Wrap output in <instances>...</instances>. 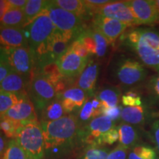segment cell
I'll list each match as a JSON object with an SVG mask.
<instances>
[{"label": "cell", "instance_id": "cell-40", "mask_svg": "<svg viewBox=\"0 0 159 159\" xmlns=\"http://www.w3.org/2000/svg\"><path fill=\"white\" fill-rule=\"evenodd\" d=\"M151 132H152V140L159 152V119L152 122L151 126Z\"/></svg>", "mask_w": 159, "mask_h": 159}, {"label": "cell", "instance_id": "cell-44", "mask_svg": "<svg viewBox=\"0 0 159 159\" xmlns=\"http://www.w3.org/2000/svg\"><path fill=\"white\" fill-rule=\"evenodd\" d=\"M8 8L9 5L7 4V0H0V20L3 17Z\"/></svg>", "mask_w": 159, "mask_h": 159}, {"label": "cell", "instance_id": "cell-45", "mask_svg": "<svg viewBox=\"0 0 159 159\" xmlns=\"http://www.w3.org/2000/svg\"><path fill=\"white\" fill-rule=\"evenodd\" d=\"M155 3H156L157 7H158V9L159 11V0H156V1H155Z\"/></svg>", "mask_w": 159, "mask_h": 159}, {"label": "cell", "instance_id": "cell-15", "mask_svg": "<svg viewBox=\"0 0 159 159\" xmlns=\"http://www.w3.org/2000/svg\"><path fill=\"white\" fill-rule=\"evenodd\" d=\"M56 98L61 101L66 115H75L86 102L89 96L84 91L75 86L57 94Z\"/></svg>", "mask_w": 159, "mask_h": 159}, {"label": "cell", "instance_id": "cell-6", "mask_svg": "<svg viewBox=\"0 0 159 159\" xmlns=\"http://www.w3.org/2000/svg\"><path fill=\"white\" fill-rule=\"evenodd\" d=\"M113 75L120 85L125 87H133L144 80L148 71L142 63L136 60L122 57L114 63Z\"/></svg>", "mask_w": 159, "mask_h": 159}, {"label": "cell", "instance_id": "cell-32", "mask_svg": "<svg viewBox=\"0 0 159 159\" xmlns=\"http://www.w3.org/2000/svg\"><path fill=\"white\" fill-rule=\"evenodd\" d=\"M156 156V152L152 148L139 144L131 149L128 159H153Z\"/></svg>", "mask_w": 159, "mask_h": 159}, {"label": "cell", "instance_id": "cell-10", "mask_svg": "<svg viewBox=\"0 0 159 159\" xmlns=\"http://www.w3.org/2000/svg\"><path fill=\"white\" fill-rule=\"evenodd\" d=\"M129 27L118 20L95 14L92 19V27L98 30L106 39L109 44L114 45L116 40Z\"/></svg>", "mask_w": 159, "mask_h": 159}, {"label": "cell", "instance_id": "cell-24", "mask_svg": "<svg viewBox=\"0 0 159 159\" xmlns=\"http://www.w3.org/2000/svg\"><path fill=\"white\" fill-rule=\"evenodd\" d=\"M52 2L60 8L75 13L83 19H87L92 16L90 11L85 5L83 1L80 0H53Z\"/></svg>", "mask_w": 159, "mask_h": 159}, {"label": "cell", "instance_id": "cell-43", "mask_svg": "<svg viewBox=\"0 0 159 159\" xmlns=\"http://www.w3.org/2000/svg\"><path fill=\"white\" fill-rule=\"evenodd\" d=\"M6 136L3 134V133L2 131H0V159L2 158V157L3 156L4 152H5L6 147H7V142L6 140Z\"/></svg>", "mask_w": 159, "mask_h": 159}, {"label": "cell", "instance_id": "cell-9", "mask_svg": "<svg viewBox=\"0 0 159 159\" xmlns=\"http://www.w3.org/2000/svg\"><path fill=\"white\" fill-rule=\"evenodd\" d=\"M116 122L108 116H99L87 125L81 127L79 134V144L86 146H102V136L115 128Z\"/></svg>", "mask_w": 159, "mask_h": 159}, {"label": "cell", "instance_id": "cell-8", "mask_svg": "<svg viewBox=\"0 0 159 159\" xmlns=\"http://www.w3.org/2000/svg\"><path fill=\"white\" fill-rule=\"evenodd\" d=\"M27 94L38 114H41L46 105L57 97V92L52 83L37 73H33L31 77Z\"/></svg>", "mask_w": 159, "mask_h": 159}, {"label": "cell", "instance_id": "cell-37", "mask_svg": "<svg viewBox=\"0 0 159 159\" xmlns=\"http://www.w3.org/2000/svg\"><path fill=\"white\" fill-rule=\"evenodd\" d=\"M119 140V132L116 127L111 129L102 136V144L111 145Z\"/></svg>", "mask_w": 159, "mask_h": 159}, {"label": "cell", "instance_id": "cell-34", "mask_svg": "<svg viewBox=\"0 0 159 159\" xmlns=\"http://www.w3.org/2000/svg\"><path fill=\"white\" fill-rule=\"evenodd\" d=\"M148 91L152 104L159 107V74L151 77L148 84Z\"/></svg>", "mask_w": 159, "mask_h": 159}, {"label": "cell", "instance_id": "cell-17", "mask_svg": "<svg viewBox=\"0 0 159 159\" xmlns=\"http://www.w3.org/2000/svg\"><path fill=\"white\" fill-rule=\"evenodd\" d=\"M99 70V65L94 61H89L87 66L77 80V87L84 91L88 94L89 97L94 96L96 94L95 91Z\"/></svg>", "mask_w": 159, "mask_h": 159}, {"label": "cell", "instance_id": "cell-33", "mask_svg": "<svg viewBox=\"0 0 159 159\" xmlns=\"http://www.w3.org/2000/svg\"><path fill=\"white\" fill-rule=\"evenodd\" d=\"M90 32L91 35L94 38L95 43H96V56L99 57L105 56L109 44L108 41L98 30H97L94 27H91Z\"/></svg>", "mask_w": 159, "mask_h": 159}, {"label": "cell", "instance_id": "cell-1", "mask_svg": "<svg viewBox=\"0 0 159 159\" xmlns=\"http://www.w3.org/2000/svg\"><path fill=\"white\" fill-rule=\"evenodd\" d=\"M45 142L46 157L58 158L69 154L79 145L80 130L76 115H66L48 122H41Z\"/></svg>", "mask_w": 159, "mask_h": 159}, {"label": "cell", "instance_id": "cell-7", "mask_svg": "<svg viewBox=\"0 0 159 159\" xmlns=\"http://www.w3.org/2000/svg\"><path fill=\"white\" fill-rule=\"evenodd\" d=\"M45 11L48 13L55 28L66 34L73 35L75 40L87 28L85 26V19L82 17L60 8L52 1L48 2Z\"/></svg>", "mask_w": 159, "mask_h": 159}, {"label": "cell", "instance_id": "cell-20", "mask_svg": "<svg viewBox=\"0 0 159 159\" xmlns=\"http://www.w3.org/2000/svg\"><path fill=\"white\" fill-rule=\"evenodd\" d=\"M102 103L95 95L89 97L80 110L75 114L80 127L87 125L97 117L102 116Z\"/></svg>", "mask_w": 159, "mask_h": 159}, {"label": "cell", "instance_id": "cell-31", "mask_svg": "<svg viewBox=\"0 0 159 159\" xmlns=\"http://www.w3.org/2000/svg\"><path fill=\"white\" fill-rule=\"evenodd\" d=\"M108 149L102 146H86L79 159H108Z\"/></svg>", "mask_w": 159, "mask_h": 159}, {"label": "cell", "instance_id": "cell-13", "mask_svg": "<svg viewBox=\"0 0 159 159\" xmlns=\"http://www.w3.org/2000/svg\"><path fill=\"white\" fill-rule=\"evenodd\" d=\"M89 62V60L79 56L69 49L63 56L57 61V66L63 76L70 79L80 76Z\"/></svg>", "mask_w": 159, "mask_h": 159}, {"label": "cell", "instance_id": "cell-3", "mask_svg": "<svg viewBox=\"0 0 159 159\" xmlns=\"http://www.w3.org/2000/svg\"><path fill=\"white\" fill-rule=\"evenodd\" d=\"M24 29L35 59L44 55L47 43L55 30L47 12L43 11Z\"/></svg>", "mask_w": 159, "mask_h": 159}, {"label": "cell", "instance_id": "cell-11", "mask_svg": "<svg viewBox=\"0 0 159 159\" xmlns=\"http://www.w3.org/2000/svg\"><path fill=\"white\" fill-rule=\"evenodd\" d=\"M96 14L111 18L131 26H139V24L129 7L128 1H111L100 7Z\"/></svg>", "mask_w": 159, "mask_h": 159}, {"label": "cell", "instance_id": "cell-39", "mask_svg": "<svg viewBox=\"0 0 159 159\" xmlns=\"http://www.w3.org/2000/svg\"><path fill=\"white\" fill-rule=\"evenodd\" d=\"M128 149L119 144L112 151L109 152L108 159H127Z\"/></svg>", "mask_w": 159, "mask_h": 159}, {"label": "cell", "instance_id": "cell-27", "mask_svg": "<svg viewBox=\"0 0 159 159\" xmlns=\"http://www.w3.org/2000/svg\"><path fill=\"white\" fill-rule=\"evenodd\" d=\"M48 2L44 0H27V5L24 9L26 26L45 11Z\"/></svg>", "mask_w": 159, "mask_h": 159}, {"label": "cell", "instance_id": "cell-30", "mask_svg": "<svg viewBox=\"0 0 159 159\" xmlns=\"http://www.w3.org/2000/svg\"><path fill=\"white\" fill-rule=\"evenodd\" d=\"M1 159H30L25 151L19 146L16 139H11L7 142L5 152Z\"/></svg>", "mask_w": 159, "mask_h": 159}, {"label": "cell", "instance_id": "cell-35", "mask_svg": "<svg viewBox=\"0 0 159 159\" xmlns=\"http://www.w3.org/2000/svg\"><path fill=\"white\" fill-rule=\"evenodd\" d=\"M122 103L125 107L142 106V97L134 91H128L122 96Z\"/></svg>", "mask_w": 159, "mask_h": 159}, {"label": "cell", "instance_id": "cell-12", "mask_svg": "<svg viewBox=\"0 0 159 159\" xmlns=\"http://www.w3.org/2000/svg\"><path fill=\"white\" fill-rule=\"evenodd\" d=\"M128 4L139 25L159 24V11L154 0H130Z\"/></svg>", "mask_w": 159, "mask_h": 159}, {"label": "cell", "instance_id": "cell-38", "mask_svg": "<svg viewBox=\"0 0 159 159\" xmlns=\"http://www.w3.org/2000/svg\"><path fill=\"white\" fill-rule=\"evenodd\" d=\"M122 107L120 105L114 107V108H103L102 109V115L108 116L115 122L119 121L121 119V113H122Z\"/></svg>", "mask_w": 159, "mask_h": 159}, {"label": "cell", "instance_id": "cell-22", "mask_svg": "<svg viewBox=\"0 0 159 159\" xmlns=\"http://www.w3.org/2000/svg\"><path fill=\"white\" fill-rule=\"evenodd\" d=\"M95 96L102 103L103 108H114L118 106L121 97V90L118 87L105 85L95 94Z\"/></svg>", "mask_w": 159, "mask_h": 159}, {"label": "cell", "instance_id": "cell-16", "mask_svg": "<svg viewBox=\"0 0 159 159\" xmlns=\"http://www.w3.org/2000/svg\"><path fill=\"white\" fill-rule=\"evenodd\" d=\"M74 41L73 35L66 34L55 28L47 44L45 54L57 61L67 52Z\"/></svg>", "mask_w": 159, "mask_h": 159}, {"label": "cell", "instance_id": "cell-14", "mask_svg": "<svg viewBox=\"0 0 159 159\" xmlns=\"http://www.w3.org/2000/svg\"><path fill=\"white\" fill-rule=\"evenodd\" d=\"M3 116L23 125L39 122L36 110L28 95L13 105Z\"/></svg>", "mask_w": 159, "mask_h": 159}, {"label": "cell", "instance_id": "cell-25", "mask_svg": "<svg viewBox=\"0 0 159 159\" xmlns=\"http://www.w3.org/2000/svg\"><path fill=\"white\" fill-rule=\"evenodd\" d=\"M146 111L143 106L125 107L121 113V120L122 122L130 125L141 126L146 119Z\"/></svg>", "mask_w": 159, "mask_h": 159}, {"label": "cell", "instance_id": "cell-2", "mask_svg": "<svg viewBox=\"0 0 159 159\" xmlns=\"http://www.w3.org/2000/svg\"><path fill=\"white\" fill-rule=\"evenodd\" d=\"M124 44L133 50L144 65L159 74V33L150 28L129 31Z\"/></svg>", "mask_w": 159, "mask_h": 159}, {"label": "cell", "instance_id": "cell-21", "mask_svg": "<svg viewBox=\"0 0 159 159\" xmlns=\"http://www.w3.org/2000/svg\"><path fill=\"white\" fill-rule=\"evenodd\" d=\"M119 132V144L124 148L131 150L139 145V135L134 126L125 122H121L116 127Z\"/></svg>", "mask_w": 159, "mask_h": 159}, {"label": "cell", "instance_id": "cell-46", "mask_svg": "<svg viewBox=\"0 0 159 159\" xmlns=\"http://www.w3.org/2000/svg\"><path fill=\"white\" fill-rule=\"evenodd\" d=\"M153 159H159V158H158V157H157V156H156V157H155V158H154Z\"/></svg>", "mask_w": 159, "mask_h": 159}, {"label": "cell", "instance_id": "cell-5", "mask_svg": "<svg viewBox=\"0 0 159 159\" xmlns=\"http://www.w3.org/2000/svg\"><path fill=\"white\" fill-rule=\"evenodd\" d=\"M16 140L30 159H45V142L41 123L24 125Z\"/></svg>", "mask_w": 159, "mask_h": 159}, {"label": "cell", "instance_id": "cell-29", "mask_svg": "<svg viewBox=\"0 0 159 159\" xmlns=\"http://www.w3.org/2000/svg\"><path fill=\"white\" fill-rule=\"evenodd\" d=\"M28 94L0 93V117Z\"/></svg>", "mask_w": 159, "mask_h": 159}, {"label": "cell", "instance_id": "cell-41", "mask_svg": "<svg viewBox=\"0 0 159 159\" xmlns=\"http://www.w3.org/2000/svg\"><path fill=\"white\" fill-rule=\"evenodd\" d=\"M9 7H13L20 10L25 9L27 0H7Z\"/></svg>", "mask_w": 159, "mask_h": 159}, {"label": "cell", "instance_id": "cell-28", "mask_svg": "<svg viewBox=\"0 0 159 159\" xmlns=\"http://www.w3.org/2000/svg\"><path fill=\"white\" fill-rule=\"evenodd\" d=\"M24 125L4 116L0 117V131L3 133L7 139H16Z\"/></svg>", "mask_w": 159, "mask_h": 159}, {"label": "cell", "instance_id": "cell-36", "mask_svg": "<svg viewBox=\"0 0 159 159\" xmlns=\"http://www.w3.org/2000/svg\"><path fill=\"white\" fill-rule=\"evenodd\" d=\"M69 49H71V51L74 52L77 55H78L79 56L82 57L85 59L89 60V57L91 56L90 53L89 52V51L87 50V49L85 48V46L83 45V43L78 39H75L71 43Z\"/></svg>", "mask_w": 159, "mask_h": 159}, {"label": "cell", "instance_id": "cell-18", "mask_svg": "<svg viewBox=\"0 0 159 159\" xmlns=\"http://www.w3.org/2000/svg\"><path fill=\"white\" fill-rule=\"evenodd\" d=\"M29 47L24 28L0 27V47Z\"/></svg>", "mask_w": 159, "mask_h": 159}, {"label": "cell", "instance_id": "cell-19", "mask_svg": "<svg viewBox=\"0 0 159 159\" xmlns=\"http://www.w3.org/2000/svg\"><path fill=\"white\" fill-rule=\"evenodd\" d=\"M30 80L22 75L11 71L0 83V93L11 94H27Z\"/></svg>", "mask_w": 159, "mask_h": 159}, {"label": "cell", "instance_id": "cell-23", "mask_svg": "<svg viewBox=\"0 0 159 159\" xmlns=\"http://www.w3.org/2000/svg\"><path fill=\"white\" fill-rule=\"evenodd\" d=\"M25 17L23 10L9 7L0 20V27L25 28Z\"/></svg>", "mask_w": 159, "mask_h": 159}, {"label": "cell", "instance_id": "cell-4", "mask_svg": "<svg viewBox=\"0 0 159 159\" xmlns=\"http://www.w3.org/2000/svg\"><path fill=\"white\" fill-rule=\"evenodd\" d=\"M0 62L30 80L35 69V56L30 47H0Z\"/></svg>", "mask_w": 159, "mask_h": 159}, {"label": "cell", "instance_id": "cell-42", "mask_svg": "<svg viewBox=\"0 0 159 159\" xmlns=\"http://www.w3.org/2000/svg\"><path fill=\"white\" fill-rule=\"evenodd\" d=\"M11 72V70L5 63L0 62V83Z\"/></svg>", "mask_w": 159, "mask_h": 159}, {"label": "cell", "instance_id": "cell-26", "mask_svg": "<svg viewBox=\"0 0 159 159\" xmlns=\"http://www.w3.org/2000/svg\"><path fill=\"white\" fill-rule=\"evenodd\" d=\"M64 109L61 101L55 98L47 104L39 114L41 122H53L66 116Z\"/></svg>", "mask_w": 159, "mask_h": 159}]
</instances>
